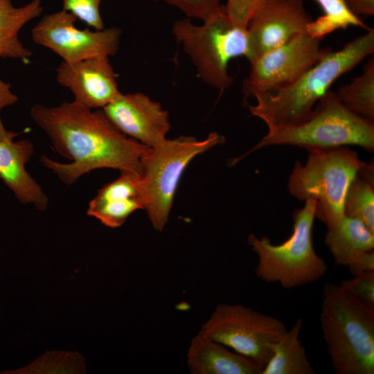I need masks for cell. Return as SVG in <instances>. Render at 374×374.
I'll return each mask as SVG.
<instances>
[{"label": "cell", "instance_id": "cell-30", "mask_svg": "<svg viewBox=\"0 0 374 374\" xmlns=\"http://www.w3.org/2000/svg\"><path fill=\"white\" fill-rule=\"evenodd\" d=\"M348 268L353 276L374 271V251L365 253Z\"/></svg>", "mask_w": 374, "mask_h": 374}, {"label": "cell", "instance_id": "cell-2", "mask_svg": "<svg viewBox=\"0 0 374 374\" xmlns=\"http://www.w3.org/2000/svg\"><path fill=\"white\" fill-rule=\"evenodd\" d=\"M374 52V30L331 51L291 85L271 93H256L251 114L267 127L293 124L305 118L334 82Z\"/></svg>", "mask_w": 374, "mask_h": 374}, {"label": "cell", "instance_id": "cell-17", "mask_svg": "<svg viewBox=\"0 0 374 374\" xmlns=\"http://www.w3.org/2000/svg\"><path fill=\"white\" fill-rule=\"evenodd\" d=\"M193 374H261L251 359L199 334L194 337L187 353Z\"/></svg>", "mask_w": 374, "mask_h": 374}, {"label": "cell", "instance_id": "cell-6", "mask_svg": "<svg viewBox=\"0 0 374 374\" xmlns=\"http://www.w3.org/2000/svg\"><path fill=\"white\" fill-rule=\"evenodd\" d=\"M200 25L186 17L176 20L171 32L194 65L197 77L206 84L224 91L233 78L228 71L230 61L247 58L249 43L247 30L233 24L224 6Z\"/></svg>", "mask_w": 374, "mask_h": 374}, {"label": "cell", "instance_id": "cell-20", "mask_svg": "<svg viewBox=\"0 0 374 374\" xmlns=\"http://www.w3.org/2000/svg\"><path fill=\"white\" fill-rule=\"evenodd\" d=\"M303 323L297 319L273 345L272 355L261 374H315L300 339Z\"/></svg>", "mask_w": 374, "mask_h": 374}, {"label": "cell", "instance_id": "cell-24", "mask_svg": "<svg viewBox=\"0 0 374 374\" xmlns=\"http://www.w3.org/2000/svg\"><path fill=\"white\" fill-rule=\"evenodd\" d=\"M85 371V363L75 352H50L30 365L4 373H80Z\"/></svg>", "mask_w": 374, "mask_h": 374}, {"label": "cell", "instance_id": "cell-8", "mask_svg": "<svg viewBox=\"0 0 374 374\" xmlns=\"http://www.w3.org/2000/svg\"><path fill=\"white\" fill-rule=\"evenodd\" d=\"M224 141L223 136L213 132L203 140L180 136L148 148L141 159L138 183L143 210L154 229L162 231L166 226L178 184L188 165Z\"/></svg>", "mask_w": 374, "mask_h": 374}, {"label": "cell", "instance_id": "cell-16", "mask_svg": "<svg viewBox=\"0 0 374 374\" xmlns=\"http://www.w3.org/2000/svg\"><path fill=\"white\" fill-rule=\"evenodd\" d=\"M139 175L121 172L115 180L98 190L90 201L87 214L110 228L123 225L134 211L144 209L139 187Z\"/></svg>", "mask_w": 374, "mask_h": 374}, {"label": "cell", "instance_id": "cell-31", "mask_svg": "<svg viewBox=\"0 0 374 374\" xmlns=\"http://www.w3.org/2000/svg\"><path fill=\"white\" fill-rule=\"evenodd\" d=\"M350 10L355 15H373L374 0H345Z\"/></svg>", "mask_w": 374, "mask_h": 374}, {"label": "cell", "instance_id": "cell-4", "mask_svg": "<svg viewBox=\"0 0 374 374\" xmlns=\"http://www.w3.org/2000/svg\"><path fill=\"white\" fill-rule=\"evenodd\" d=\"M267 133L246 154L274 145H292L309 149H323L358 145L374 150L373 121L359 116L348 109L336 92L329 90L317 103L315 109L303 120L290 125L269 126Z\"/></svg>", "mask_w": 374, "mask_h": 374}, {"label": "cell", "instance_id": "cell-26", "mask_svg": "<svg viewBox=\"0 0 374 374\" xmlns=\"http://www.w3.org/2000/svg\"><path fill=\"white\" fill-rule=\"evenodd\" d=\"M273 1L275 0H226L224 9L233 24L247 29L256 12Z\"/></svg>", "mask_w": 374, "mask_h": 374}, {"label": "cell", "instance_id": "cell-12", "mask_svg": "<svg viewBox=\"0 0 374 374\" xmlns=\"http://www.w3.org/2000/svg\"><path fill=\"white\" fill-rule=\"evenodd\" d=\"M303 0H275L260 8L250 20L249 62L271 49L307 33L312 21Z\"/></svg>", "mask_w": 374, "mask_h": 374}, {"label": "cell", "instance_id": "cell-15", "mask_svg": "<svg viewBox=\"0 0 374 374\" xmlns=\"http://www.w3.org/2000/svg\"><path fill=\"white\" fill-rule=\"evenodd\" d=\"M14 139L0 141V179L20 203L45 211L48 197L26 168L34 152L33 145L27 139Z\"/></svg>", "mask_w": 374, "mask_h": 374}, {"label": "cell", "instance_id": "cell-11", "mask_svg": "<svg viewBox=\"0 0 374 374\" xmlns=\"http://www.w3.org/2000/svg\"><path fill=\"white\" fill-rule=\"evenodd\" d=\"M321 41L303 34L256 57L250 62L244 93L274 92L295 82L332 51L321 47Z\"/></svg>", "mask_w": 374, "mask_h": 374}, {"label": "cell", "instance_id": "cell-9", "mask_svg": "<svg viewBox=\"0 0 374 374\" xmlns=\"http://www.w3.org/2000/svg\"><path fill=\"white\" fill-rule=\"evenodd\" d=\"M286 331L285 324L274 317L240 304L220 303L198 334L249 358L262 371L273 345Z\"/></svg>", "mask_w": 374, "mask_h": 374}, {"label": "cell", "instance_id": "cell-13", "mask_svg": "<svg viewBox=\"0 0 374 374\" xmlns=\"http://www.w3.org/2000/svg\"><path fill=\"white\" fill-rule=\"evenodd\" d=\"M102 109L121 132L148 148L163 142L170 130L168 112L141 92L121 93Z\"/></svg>", "mask_w": 374, "mask_h": 374}, {"label": "cell", "instance_id": "cell-27", "mask_svg": "<svg viewBox=\"0 0 374 374\" xmlns=\"http://www.w3.org/2000/svg\"><path fill=\"white\" fill-rule=\"evenodd\" d=\"M167 3L182 12L186 17L204 21L217 12L222 0H153Z\"/></svg>", "mask_w": 374, "mask_h": 374}, {"label": "cell", "instance_id": "cell-28", "mask_svg": "<svg viewBox=\"0 0 374 374\" xmlns=\"http://www.w3.org/2000/svg\"><path fill=\"white\" fill-rule=\"evenodd\" d=\"M339 285L357 300L374 308V271L353 276Z\"/></svg>", "mask_w": 374, "mask_h": 374}, {"label": "cell", "instance_id": "cell-29", "mask_svg": "<svg viewBox=\"0 0 374 374\" xmlns=\"http://www.w3.org/2000/svg\"><path fill=\"white\" fill-rule=\"evenodd\" d=\"M17 100V96L11 90L10 84L0 78V112L6 107L14 105ZM18 134L15 132L7 130L0 116V141L15 138Z\"/></svg>", "mask_w": 374, "mask_h": 374}, {"label": "cell", "instance_id": "cell-23", "mask_svg": "<svg viewBox=\"0 0 374 374\" xmlns=\"http://www.w3.org/2000/svg\"><path fill=\"white\" fill-rule=\"evenodd\" d=\"M323 14L316 20H312L307 26V34L322 39L326 35L339 29L357 26L370 29L360 18L348 8L345 0H314Z\"/></svg>", "mask_w": 374, "mask_h": 374}, {"label": "cell", "instance_id": "cell-18", "mask_svg": "<svg viewBox=\"0 0 374 374\" xmlns=\"http://www.w3.org/2000/svg\"><path fill=\"white\" fill-rule=\"evenodd\" d=\"M327 228L325 244L337 266L348 267L374 249V232L357 218L344 215Z\"/></svg>", "mask_w": 374, "mask_h": 374}, {"label": "cell", "instance_id": "cell-25", "mask_svg": "<svg viewBox=\"0 0 374 374\" xmlns=\"http://www.w3.org/2000/svg\"><path fill=\"white\" fill-rule=\"evenodd\" d=\"M103 0H62V10L71 13L94 30L105 28L100 6Z\"/></svg>", "mask_w": 374, "mask_h": 374}, {"label": "cell", "instance_id": "cell-10", "mask_svg": "<svg viewBox=\"0 0 374 374\" xmlns=\"http://www.w3.org/2000/svg\"><path fill=\"white\" fill-rule=\"evenodd\" d=\"M78 19L64 10L44 15L32 28L33 42L58 55L66 63L114 55L122 30L117 27L91 30L75 26Z\"/></svg>", "mask_w": 374, "mask_h": 374}, {"label": "cell", "instance_id": "cell-19", "mask_svg": "<svg viewBox=\"0 0 374 374\" xmlns=\"http://www.w3.org/2000/svg\"><path fill=\"white\" fill-rule=\"evenodd\" d=\"M44 10L41 0H31L16 7L11 0H0V58L30 62L32 52L20 42L19 33L28 22Z\"/></svg>", "mask_w": 374, "mask_h": 374}, {"label": "cell", "instance_id": "cell-5", "mask_svg": "<svg viewBox=\"0 0 374 374\" xmlns=\"http://www.w3.org/2000/svg\"><path fill=\"white\" fill-rule=\"evenodd\" d=\"M315 209V200H305L303 207L293 213L291 235L280 244H272L267 237L249 235L248 244L258 256V278L292 289L314 283L325 275L327 265L313 247Z\"/></svg>", "mask_w": 374, "mask_h": 374}, {"label": "cell", "instance_id": "cell-7", "mask_svg": "<svg viewBox=\"0 0 374 374\" xmlns=\"http://www.w3.org/2000/svg\"><path fill=\"white\" fill-rule=\"evenodd\" d=\"M307 150V162H296L288 179V190L300 201L315 200V218L328 227L344 216L348 189L366 163L345 146Z\"/></svg>", "mask_w": 374, "mask_h": 374}, {"label": "cell", "instance_id": "cell-1", "mask_svg": "<svg viewBox=\"0 0 374 374\" xmlns=\"http://www.w3.org/2000/svg\"><path fill=\"white\" fill-rule=\"evenodd\" d=\"M30 114L56 152L71 161L63 163L44 155L39 158L63 183L72 184L100 168L140 174L148 148L121 132L102 109H93L73 100L53 107L35 104Z\"/></svg>", "mask_w": 374, "mask_h": 374}, {"label": "cell", "instance_id": "cell-22", "mask_svg": "<svg viewBox=\"0 0 374 374\" xmlns=\"http://www.w3.org/2000/svg\"><path fill=\"white\" fill-rule=\"evenodd\" d=\"M341 103L350 111L363 118L374 120V59L364 66L361 76L342 85L336 92Z\"/></svg>", "mask_w": 374, "mask_h": 374}, {"label": "cell", "instance_id": "cell-3", "mask_svg": "<svg viewBox=\"0 0 374 374\" xmlns=\"http://www.w3.org/2000/svg\"><path fill=\"white\" fill-rule=\"evenodd\" d=\"M319 321L336 373H374V308L339 285L327 283Z\"/></svg>", "mask_w": 374, "mask_h": 374}, {"label": "cell", "instance_id": "cell-21", "mask_svg": "<svg viewBox=\"0 0 374 374\" xmlns=\"http://www.w3.org/2000/svg\"><path fill=\"white\" fill-rule=\"evenodd\" d=\"M373 166L365 163L351 182L344 201V215L363 222L374 232Z\"/></svg>", "mask_w": 374, "mask_h": 374}, {"label": "cell", "instance_id": "cell-14", "mask_svg": "<svg viewBox=\"0 0 374 374\" xmlns=\"http://www.w3.org/2000/svg\"><path fill=\"white\" fill-rule=\"evenodd\" d=\"M55 80L71 91L74 100L93 109H103L121 93L109 57L62 61L56 69Z\"/></svg>", "mask_w": 374, "mask_h": 374}]
</instances>
